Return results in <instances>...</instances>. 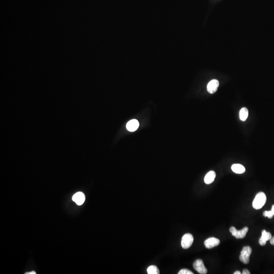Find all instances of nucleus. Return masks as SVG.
<instances>
[{
  "mask_svg": "<svg viewBox=\"0 0 274 274\" xmlns=\"http://www.w3.org/2000/svg\"><path fill=\"white\" fill-rule=\"evenodd\" d=\"M266 200L267 197L265 194L263 192H259L253 200L252 204L253 207L256 210L261 209L266 203Z\"/></svg>",
  "mask_w": 274,
  "mask_h": 274,
  "instance_id": "nucleus-1",
  "label": "nucleus"
},
{
  "mask_svg": "<svg viewBox=\"0 0 274 274\" xmlns=\"http://www.w3.org/2000/svg\"><path fill=\"white\" fill-rule=\"evenodd\" d=\"M252 253V249L250 247L245 246L243 247L240 256V260L243 263L248 264L249 263L250 256Z\"/></svg>",
  "mask_w": 274,
  "mask_h": 274,
  "instance_id": "nucleus-2",
  "label": "nucleus"
},
{
  "mask_svg": "<svg viewBox=\"0 0 274 274\" xmlns=\"http://www.w3.org/2000/svg\"><path fill=\"white\" fill-rule=\"evenodd\" d=\"M230 231L233 236L236 239H243L246 235L248 231V227H245L242 230L238 231L234 227H231L230 229Z\"/></svg>",
  "mask_w": 274,
  "mask_h": 274,
  "instance_id": "nucleus-3",
  "label": "nucleus"
},
{
  "mask_svg": "<svg viewBox=\"0 0 274 274\" xmlns=\"http://www.w3.org/2000/svg\"><path fill=\"white\" fill-rule=\"evenodd\" d=\"M194 240V237L192 235L185 234L181 240V246L183 249H188L192 245Z\"/></svg>",
  "mask_w": 274,
  "mask_h": 274,
  "instance_id": "nucleus-4",
  "label": "nucleus"
},
{
  "mask_svg": "<svg viewBox=\"0 0 274 274\" xmlns=\"http://www.w3.org/2000/svg\"><path fill=\"white\" fill-rule=\"evenodd\" d=\"M193 266L194 269L200 274H206L207 273V270L204 267L203 262L201 259L195 260Z\"/></svg>",
  "mask_w": 274,
  "mask_h": 274,
  "instance_id": "nucleus-5",
  "label": "nucleus"
},
{
  "mask_svg": "<svg viewBox=\"0 0 274 274\" xmlns=\"http://www.w3.org/2000/svg\"><path fill=\"white\" fill-rule=\"evenodd\" d=\"M220 240L217 238H209L204 241V245L208 249H211L212 248L215 247L219 245Z\"/></svg>",
  "mask_w": 274,
  "mask_h": 274,
  "instance_id": "nucleus-6",
  "label": "nucleus"
},
{
  "mask_svg": "<svg viewBox=\"0 0 274 274\" xmlns=\"http://www.w3.org/2000/svg\"><path fill=\"white\" fill-rule=\"evenodd\" d=\"M219 85L218 81L213 79L209 82L207 85V91L209 93L213 94L216 92Z\"/></svg>",
  "mask_w": 274,
  "mask_h": 274,
  "instance_id": "nucleus-7",
  "label": "nucleus"
},
{
  "mask_svg": "<svg viewBox=\"0 0 274 274\" xmlns=\"http://www.w3.org/2000/svg\"><path fill=\"white\" fill-rule=\"evenodd\" d=\"M72 200L78 205L81 206L85 202V195L82 192H77L73 196Z\"/></svg>",
  "mask_w": 274,
  "mask_h": 274,
  "instance_id": "nucleus-8",
  "label": "nucleus"
},
{
  "mask_svg": "<svg viewBox=\"0 0 274 274\" xmlns=\"http://www.w3.org/2000/svg\"><path fill=\"white\" fill-rule=\"evenodd\" d=\"M272 237V236L270 232H267L266 230H263L262 231V236L259 240V243L261 246H263L266 245L267 242L271 239Z\"/></svg>",
  "mask_w": 274,
  "mask_h": 274,
  "instance_id": "nucleus-9",
  "label": "nucleus"
},
{
  "mask_svg": "<svg viewBox=\"0 0 274 274\" xmlns=\"http://www.w3.org/2000/svg\"><path fill=\"white\" fill-rule=\"evenodd\" d=\"M139 127V123L136 119L131 120L127 124V128L128 131L133 132L136 131Z\"/></svg>",
  "mask_w": 274,
  "mask_h": 274,
  "instance_id": "nucleus-10",
  "label": "nucleus"
},
{
  "mask_svg": "<svg viewBox=\"0 0 274 274\" xmlns=\"http://www.w3.org/2000/svg\"><path fill=\"white\" fill-rule=\"evenodd\" d=\"M216 177V173L213 171H211L206 174L204 178V181L207 184H210L214 181Z\"/></svg>",
  "mask_w": 274,
  "mask_h": 274,
  "instance_id": "nucleus-11",
  "label": "nucleus"
},
{
  "mask_svg": "<svg viewBox=\"0 0 274 274\" xmlns=\"http://www.w3.org/2000/svg\"><path fill=\"white\" fill-rule=\"evenodd\" d=\"M231 170L236 174H243L245 172V167L241 164H234L231 166Z\"/></svg>",
  "mask_w": 274,
  "mask_h": 274,
  "instance_id": "nucleus-12",
  "label": "nucleus"
},
{
  "mask_svg": "<svg viewBox=\"0 0 274 274\" xmlns=\"http://www.w3.org/2000/svg\"><path fill=\"white\" fill-rule=\"evenodd\" d=\"M240 118L242 121H245L248 116V110L246 108L244 107L241 109L239 113Z\"/></svg>",
  "mask_w": 274,
  "mask_h": 274,
  "instance_id": "nucleus-13",
  "label": "nucleus"
},
{
  "mask_svg": "<svg viewBox=\"0 0 274 274\" xmlns=\"http://www.w3.org/2000/svg\"><path fill=\"white\" fill-rule=\"evenodd\" d=\"M147 272L148 274H159V269L156 267V266H150L148 267Z\"/></svg>",
  "mask_w": 274,
  "mask_h": 274,
  "instance_id": "nucleus-14",
  "label": "nucleus"
},
{
  "mask_svg": "<svg viewBox=\"0 0 274 274\" xmlns=\"http://www.w3.org/2000/svg\"><path fill=\"white\" fill-rule=\"evenodd\" d=\"M263 216H264V217H267L271 219L273 218V216L274 215H273L272 212L271 210V211H266L264 212V213H263Z\"/></svg>",
  "mask_w": 274,
  "mask_h": 274,
  "instance_id": "nucleus-15",
  "label": "nucleus"
},
{
  "mask_svg": "<svg viewBox=\"0 0 274 274\" xmlns=\"http://www.w3.org/2000/svg\"><path fill=\"white\" fill-rule=\"evenodd\" d=\"M194 273H192V272H191V271H189V270H187V269H182V270H180L179 272H178V274H193Z\"/></svg>",
  "mask_w": 274,
  "mask_h": 274,
  "instance_id": "nucleus-16",
  "label": "nucleus"
},
{
  "mask_svg": "<svg viewBox=\"0 0 274 274\" xmlns=\"http://www.w3.org/2000/svg\"><path fill=\"white\" fill-rule=\"evenodd\" d=\"M242 274H250V272L248 271V270H247V269H244V270L243 271V272H242Z\"/></svg>",
  "mask_w": 274,
  "mask_h": 274,
  "instance_id": "nucleus-17",
  "label": "nucleus"
},
{
  "mask_svg": "<svg viewBox=\"0 0 274 274\" xmlns=\"http://www.w3.org/2000/svg\"><path fill=\"white\" fill-rule=\"evenodd\" d=\"M270 240L271 244L272 245H274V236H272V237L271 238V239H270Z\"/></svg>",
  "mask_w": 274,
  "mask_h": 274,
  "instance_id": "nucleus-18",
  "label": "nucleus"
},
{
  "mask_svg": "<svg viewBox=\"0 0 274 274\" xmlns=\"http://www.w3.org/2000/svg\"><path fill=\"white\" fill-rule=\"evenodd\" d=\"M272 213H273V215H274V204L272 206Z\"/></svg>",
  "mask_w": 274,
  "mask_h": 274,
  "instance_id": "nucleus-19",
  "label": "nucleus"
},
{
  "mask_svg": "<svg viewBox=\"0 0 274 274\" xmlns=\"http://www.w3.org/2000/svg\"><path fill=\"white\" fill-rule=\"evenodd\" d=\"M36 272H30V273H25V274H36Z\"/></svg>",
  "mask_w": 274,
  "mask_h": 274,
  "instance_id": "nucleus-20",
  "label": "nucleus"
},
{
  "mask_svg": "<svg viewBox=\"0 0 274 274\" xmlns=\"http://www.w3.org/2000/svg\"><path fill=\"white\" fill-rule=\"evenodd\" d=\"M241 274V272H240V271H236L235 272V273H234V274Z\"/></svg>",
  "mask_w": 274,
  "mask_h": 274,
  "instance_id": "nucleus-21",
  "label": "nucleus"
}]
</instances>
